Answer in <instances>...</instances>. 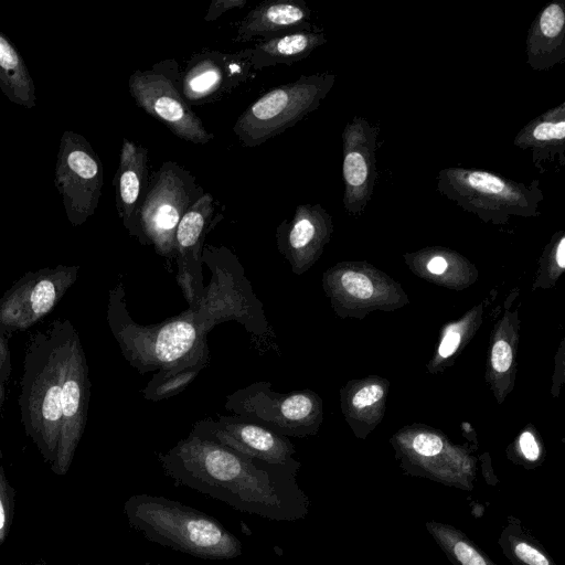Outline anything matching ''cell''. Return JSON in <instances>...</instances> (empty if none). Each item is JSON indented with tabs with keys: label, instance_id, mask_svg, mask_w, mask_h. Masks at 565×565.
I'll use <instances>...</instances> for the list:
<instances>
[{
	"label": "cell",
	"instance_id": "33",
	"mask_svg": "<svg viewBox=\"0 0 565 565\" xmlns=\"http://www.w3.org/2000/svg\"><path fill=\"white\" fill-rule=\"evenodd\" d=\"M246 4V0H213L205 14V21H213L222 15L225 11L233 8H242Z\"/></svg>",
	"mask_w": 565,
	"mask_h": 565
},
{
	"label": "cell",
	"instance_id": "1",
	"mask_svg": "<svg viewBox=\"0 0 565 565\" xmlns=\"http://www.w3.org/2000/svg\"><path fill=\"white\" fill-rule=\"evenodd\" d=\"M202 259L212 271L209 287L188 310L160 323L141 326L129 317L121 284L109 292V327L126 360L141 373L201 370L209 358L206 335L220 322L236 320L258 334L265 331L262 303L236 257L207 245Z\"/></svg>",
	"mask_w": 565,
	"mask_h": 565
},
{
	"label": "cell",
	"instance_id": "25",
	"mask_svg": "<svg viewBox=\"0 0 565 565\" xmlns=\"http://www.w3.org/2000/svg\"><path fill=\"white\" fill-rule=\"evenodd\" d=\"M425 526L452 565H498L454 525L430 520Z\"/></svg>",
	"mask_w": 565,
	"mask_h": 565
},
{
	"label": "cell",
	"instance_id": "14",
	"mask_svg": "<svg viewBox=\"0 0 565 565\" xmlns=\"http://www.w3.org/2000/svg\"><path fill=\"white\" fill-rule=\"evenodd\" d=\"M377 135V128L361 116H354L342 132L343 206L351 215L362 214L373 194Z\"/></svg>",
	"mask_w": 565,
	"mask_h": 565
},
{
	"label": "cell",
	"instance_id": "6",
	"mask_svg": "<svg viewBox=\"0 0 565 565\" xmlns=\"http://www.w3.org/2000/svg\"><path fill=\"white\" fill-rule=\"evenodd\" d=\"M334 82V74L319 73L274 87L239 115L234 135L244 147L265 143L319 108Z\"/></svg>",
	"mask_w": 565,
	"mask_h": 565
},
{
	"label": "cell",
	"instance_id": "26",
	"mask_svg": "<svg viewBox=\"0 0 565 565\" xmlns=\"http://www.w3.org/2000/svg\"><path fill=\"white\" fill-rule=\"evenodd\" d=\"M199 371L196 369L178 372L159 371L143 390L145 398L158 402L181 393L194 380Z\"/></svg>",
	"mask_w": 565,
	"mask_h": 565
},
{
	"label": "cell",
	"instance_id": "11",
	"mask_svg": "<svg viewBox=\"0 0 565 565\" xmlns=\"http://www.w3.org/2000/svg\"><path fill=\"white\" fill-rule=\"evenodd\" d=\"M78 266L58 265L29 271L0 299V330H24L46 316L77 278Z\"/></svg>",
	"mask_w": 565,
	"mask_h": 565
},
{
	"label": "cell",
	"instance_id": "2",
	"mask_svg": "<svg viewBox=\"0 0 565 565\" xmlns=\"http://www.w3.org/2000/svg\"><path fill=\"white\" fill-rule=\"evenodd\" d=\"M158 460L177 487H186L233 509L264 519L296 522L310 499L297 482L298 469L269 465L192 433Z\"/></svg>",
	"mask_w": 565,
	"mask_h": 565
},
{
	"label": "cell",
	"instance_id": "5",
	"mask_svg": "<svg viewBox=\"0 0 565 565\" xmlns=\"http://www.w3.org/2000/svg\"><path fill=\"white\" fill-rule=\"evenodd\" d=\"M436 189L465 211L494 221L536 215L544 199L537 180L524 184L470 168L441 169L436 177Z\"/></svg>",
	"mask_w": 565,
	"mask_h": 565
},
{
	"label": "cell",
	"instance_id": "15",
	"mask_svg": "<svg viewBox=\"0 0 565 565\" xmlns=\"http://www.w3.org/2000/svg\"><path fill=\"white\" fill-rule=\"evenodd\" d=\"M252 71L241 51L194 54L184 71H180V90L190 106L206 104L246 82Z\"/></svg>",
	"mask_w": 565,
	"mask_h": 565
},
{
	"label": "cell",
	"instance_id": "30",
	"mask_svg": "<svg viewBox=\"0 0 565 565\" xmlns=\"http://www.w3.org/2000/svg\"><path fill=\"white\" fill-rule=\"evenodd\" d=\"M512 363L511 347L504 340H499L494 343L491 352V364L493 369L503 373L509 370Z\"/></svg>",
	"mask_w": 565,
	"mask_h": 565
},
{
	"label": "cell",
	"instance_id": "29",
	"mask_svg": "<svg viewBox=\"0 0 565 565\" xmlns=\"http://www.w3.org/2000/svg\"><path fill=\"white\" fill-rule=\"evenodd\" d=\"M414 451L426 458L436 457L444 449V443L440 437L433 434H419L412 443Z\"/></svg>",
	"mask_w": 565,
	"mask_h": 565
},
{
	"label": "cell",
	"instance_id": "21",
	"mask_svg": "<svg viewBox=\"0 0 565 565\" xmlns=\"http://www.w3.org/2000/svg\"><path fill=\"white\" fill-rule=\"evenodd\" d=\"M565 60V8L555 0L546 4L530 25L526 63L533 71H548Z\"/></svg>",
	"mask_w": 565,
	"mask_h": 565
},
{
	"label": "cell",
	"instance_id": "16",
	"mask_svg": "<svg viewBox=\"0 0 565 565\" xmlns=\"http://www.w3.org/2000/svg\"><path fill=\"white\" fill-rule=\"evenodd\" d=\"M214 214V199L204 193L183 215L175 232L177 280L189 305L204 292L202 255Z\"/></svg>",
	"mask_w": 565,
	"mask_h": 565
},
{
	"label": "cell",
	"instance_id": "13",
	"mask_svg": "<svg viewBox=\"0 0 565 565\" xmlns=\"http://www.w3.org/2000/svg\"><path fill=\"white\" fill-rule=\"evenodd\" d=\"M89 388L87 362L79 334L74 327L68 339L62 388L60 439L56 458L52 465L53 471L57 475L66 473L82 438L87 420Z\"/></svg>",
	"mask_w": 565,
	"mask_h": 565
},
{
	"label": "cell",
	"instance_id": "31",
	"mask_svg": "<svg viewBox=\"0 0 565 565\" xmlns=\"http://www.w3.org/2000/svg\"><path fill=\"white\" fill-rule=\"evenodd\" d=\"M383 396V388L377 384L367 385L361 388L352 398L356 408H363L376 403Z\"/></svg>",
	"mask_w": 565,
	"mask_h": 565
},
{
	"label": "cell",
	"instance_id": "12",
	"mask_svg": "<svg viewBox=\"0 0 565 565\" xmlns=\"http://www.w3.org/2000/svg\"><path fill=\"white\" fill-rule=\"evenodd\" d=\"M191 433L269 465L298 470L301 466L288 437L241 416L200 419Z\"/></svg>",
	"mask_w": 565,
	"mask_h": 565
},
{
	"label": "cell",
	"instance_id": "39",
	"mask_svg": "<svg viewBox=\"0 0 565 565\" xmlns=\"http://www.w3.org/2000/svg\"><path fill=\"white\" fill-rule=\"evenodd\" d=\"M142 565H153V564H151V563H149V562H146V563H145V564H142ZM154 565H162V564H154Z\"/></svg>",
	"mask_w": 565,
	"mask_h": 565
},
{
	"label": "cell",
	"instance_id": "20",
	"mask_svg": "<svg viewBox=\"0 0 565 565\" xmlns=\"http://www.w3.org/2000/svg\"><path fill=\"white\" fill-rule=\"evenodd\" d=\"M311 11L301 0H266L253 8L237 28L235 42L268 39L311 29Z\"/></svg>",
	"mask_w": 565,
	"mask_h": 565
},
{
	"label": "cell",
	"instance_id": "7",
	"mask_svg": "<svg viewBox=\"0 0 565 565\" xmlns=\"http://www.w3.org/2000/svg\"><path fill=\"white\" fill-rule=\"evenodd\" d=\"M195 177L174 161H164L150 177L146 198L137 214L136 238L174 258L175 232L185 212L204 194Z\"/></svg>",
	"mask_w": 565,
	"mask_h": 565
},
{
	"label": "cell",
	"instance_id": "23",
	"mask_svg": "<svg viewBox=\"0 0 565 565\" xmlns=\"http://www.w3.org/2000/svg\"><path fill=\"white\" fill-rule=\"evenodd\" d=\"M0 89L24 108L36 105L35 85L29 68L12 42L0 31Z\"/></svg>",
	"mask_w": 565,
	"mask_h": 565
},
{
	"label": "cell",
	"instance_id": "34",
	"mask_svg": "<svg viewBox=\"0 0 565 565\" xmlns=\"http://www.w3.org/2000/svg\"><path fill=\"white\" fill-rule=\"evenodd\" d=\"M520 449L527 461H536L540 457V447L530 431H524L520 437Z\"/></svg>",
	"mask_w": 565,
	"mask_h": 565
},
{
	"label": "cell",
	"instance_id": "32",
	"mask_svg": "<svg viewBox=\"0 0 565 565\" xmlns=\"http://www.w3.org/2000/svg\"><path fill=\"white\" fill-rule=\"evenodd\" d=\"M9 334L0 330V382L7 383L11 375V355L9 349Z\"/></svg>",
	"mask_w": 565,
	"mask_h": 565
},
{
	"label": "cell",
	"instance_id": "36",
	"mask_svg": "<svg viewBox=\"0 0 565 565\" xmlns=\"http://www.w3.org/2000/svg\"><path fill=\"white\" fill-rule=\"evenodd\" d=\"M447 266V260L441 256H435L427 263V269L435 275L443 274Z\"/></svg>",
	"mask_w": 565,
	"mask_h": 565
},
{
	"label": "cell",
	"instance_id": "38",
	"mask_svg": "<svg viewBox=\"0 0 565 565\" xmlns=\"http://www.w3.org/2000/svg\"><path fill=\"white\" fill-rule=\"evenodd\" d=\"M3 387H2V383L0 382V408L2 406V403H3Z\"/></svg>",
	"mask_w": 565,
	"mask_h": 565
},
{
	"label": "cell",
	"instance_id": "10",
	"mask_svg": "<svg viewBox=\"0 0 565 565\" xmlns=\"http://www.w3.org/2000/svg\"><path fill=\"white\" fill-rule=\"evenodd\" d=\"M225 408L289 438L309 430L316 402L310 392L276 393L270 383L256 382L227 395Z\"/></svg>",
	"mask_w": 565,
	"mask_h": 565
},
{
	"label": "cell",
	"instance_id": "35",
	"mask_svg": "<svg viewBox=\"0 0 565 565\" xmlns=\"http://www.w3.org/2000/svg\"><path fill=\"white\" fill-rule=\"evenodd\" d=\"M459 343L460 334L455 331L448 332L439 347V354L443 358L451 355L458 348Z\"/></svg>",
	"mask_w": 565,
	"mask_h": 565
},
{
	"label": "cell",
	"instance_id": "22",
	"mask_svg": "<svg viewBox=\"0 0 565 565\" xmlns=\"http://www.w3.org/2000/svg\"><path fill=\"white\" fill-rule=\"evenodd\" d=\"M326 42V34L321 30L302 29L264 39L241 52L253 71H260L278 64L291 65L299 62Z\"/></svg>",
	"mask_w": 565,
	"mask_h": 565
},
{
	"label": "cell",
	"instance_id": "9",
	"mask_svg": "<svg viewBox=\"0 0 565 565\" xmlns=\"http://www.w3.org/2000/svg\"><path fill=\"white\" fill-rule=\"evenodd\" d=\"M103 164L88 140L74 131L63 132L54 170V184L73 226L90 217L99 203Z\"/></svg>",
	"mask_w": 565,
	"mask_h": 565
},
{
	"label": "cell",
	"instance_id": "8",
	"mask_svg": "<svg viewBox=\"0 0 565 565\" xmlns=\"http://www.w3.org/2000/svg\"><path fill=\"white\" fill-rule=\"evenodd\" d=\"M128 89L138 107L180 139L195 145L214 139L181 94L175 61H162L146 71L136 70L128 78Z\"/></svg>",
	"mask_w": 565,
	"mask_h": 565
},
{
	"label": "cell",
	"instance_id": "4",
	"mask_svg": "<svg viewBox=\"0 0 565 565\" xmlns=\"http://www.w3.org/2000/svg\"><path fill=\"white\" fill-rule=\"evenodd\" d=\"M131 529L146 540L203 559L238 557L242 542L215 518L160 495L134 494L124 504Z\"/></svg>",
	"mask_w": 565,
	"mask_h": 565
},
{
	"label": "cell",
	"instance_id": "24",
	"mask_svg": "<svg viewBox=\"0 0 565 565\" xmlns=\"http://www.w3.org/2000/svg\"><path fill=\"white\" fill-rule=\"evenodd\" d=\"M498 544L512 565H558L521 520L513 515L507 518Z\"/></svg>",
	"mask_w": 565,
	"mask_h": 565
},
{
	"label": "cell",
	"instance_id": "40",
	"mask_svg": "<svg viewBox=\"0 0 565 565\" xmlns=\"http://www.w3.org/2000/svg\"><path fill=\"white\" fill-rule=\"evenodd\" d=\"M1 458H2V452H1V449H0V460H1Z\"/></svg>",
	"mask_w": 565,
	"mask_h": 565
},
{
	"label": "cell",
	"instance_id": "18",
	"mask_svg": "<svg viewBox=\"0 0 565 565\" xmlns=\"http://www.w3.org/2000/svg\"><path fill=\"white\" fill-rule=\"evenodd\" d=\"M148 149L124 138L114 178L115 201L128 233L136 237L137 214L149 185Z\"/></svg>",
	"mask_w": 565,
	"mask_h": 565
},
{
	"label": "cell",
	"instance_id": "37",
	"mask_svg": "<svg viewBox=\"0 0 565 565\" xmlns=\"http://www.w3.org/2000/svg\"><path fill=\"white\" fill-rule=\"evenodd\" d=\"M555 260L559 268L565 267V237L562 236L556 244L555 248Z\"/></svg>",
	"mask_w": 565,
	"mask_h": 565
},
{
	"label": "cell",
	"instance_id": "3",
	"mask_svg": "<svg viewBox=\"0 0 565 565\" xmlns=\"http://www.w3.org/2000/svg\"><path fill=\"white\" fill-rule=\"evenodd\" d=\"M73 323L55 320L34 333L28 344L18 399L25 434L52 465L55 461L62 417V388Z\"/></svg>",
	"mask_w": 565,
	"mask_h": 565
},
{
	"label": "cell",
	"instance_id": "17",
	"mask_svg": "<svg viewBox=\"0 0 565 565\" xmlns=\"http://www.w3.org/2000/svg\"><path fill=\"white\" fill-rule=\"evenodd\" d=\"M331 230V216L319 203L299 204L294 215L277 226L278 250L294 273L301 274L315 262Z\"/></svg>",
	"mask_w": 565,
	"mask_h": 565
},
{
	"label": "cell",
	"instance_id": "28",
	"mask_svg": "<svg viewBox=\"0 0 565 565\" xmlns=\"http://www.w3.org/2000/svg\"><path fill=\"white\" fill-rule=\"evenodd\" d=\"M342 289L350 296L359 299H367L373 294L371 280L363 274L345 270L340 277Z\"/></svg>",
	"mask_w": 565,
	"mask_h": 565
},
{
	"label": "cell",
	"instance_id": "27",
	"mask_svg": "<svg viewBox=\"0 0 565 565\" xmlns=\"http://www.w3.org/2000/svg\"><path fill=\"white\" fill-rule=\"evenodd\" d=\"M13 498V489L6 478L3 467L0 465V544L6 540L10 529Z\"/></svg>",
	"mask_w": 565,
	"mask_h": 565
},
{
	"label": "cell",
	"instance_id": "19",
	"mask_svg": "<svg viewBox=\"0 0 565 565\" xmlns=\"http://www.w3.org/2000/svg\"><path fill=\"white\" fill-rule=\"evenodd\" d=\"M513 145L531 151V159L541 172L550 166H565V103L529 121L514 137Z\"/></svg>",
	"mask_w": 565,
	"mask_h": 565
}]
</instances>
